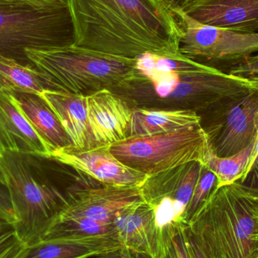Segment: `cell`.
Segmentation results:
<instances>
[{"instance_id":"cell-1","label":"cell","mask_w":258,"mask_h":258,"mask_svg":"<svg viewBox=\"0 0 258 258\" xmlns=\"http://www.w3.org/2000/svg\"><path fill=\"white\" fill-rule=\"evenodd\" d=\"M74 45L126 58L181 54L183 30L162 0H68Z\"/></svg>"},{"instance_id":"cell-2","label":"cell","mask_w":258,"mask_h":258,"mask_svg":"<svg viewBox=\"0 0 258 258\" xmlns=\"http://www.w3.org/2000/svg\"><path fill=\"white\" fill-rule=\"evenodd\" d=\"M25 53L48 90L87 97L104 89L116 90L146 80L137 69L136 59L74 44L44 49L27 48Z\"/></svg>"},{"instance_id":"cell-3","label":"cell","mask_w":258,"mask_h":258,"mask_svg":"<svg viewBox=\"0 0 258 258\" xmlns=\"http://www.w3.org/2000/svg\"><path fill=\"white\" fill-rule=\"evenodd\" d=\"M258 89L257 77H244L218 71L215 73L170 74L152 82H136L113 92L134 107L205 111L218 103Z\"/></svg>"},{"instance_id":"cell-4","label":"cell","mask_w":258,"mask_h":258,"mask_svg":"<svg viewBox=\"0 0 258 258\" xmlns=\"http://www.w3.org/2000/svg\"><path fill=\"white\" fill-rule=\"evenodd\" d=\"M33 156L0 153V183L7 189L16 219L12 227L27 248L44 240L67 203V197L37 172Z\"/></svg>"},{"instance_id":"cell-5","label":"cell","mask_w":258,"mask_h":258,"mask_svg":"<svg viewBox=\"0 0 258 258\" xmlns=\"http://www.w3.org/2000/svg\"><path fill=\"white\" fill-rule=\"evenodd\" d=\"M74 44L68 3L36 5L25 0H0V54L31 65L27 48L44 49Z\"/></svg>"},{"instance_id":"cell-6","label":"cell","mask_w":258,"mask_h":258,"mask_svg":"<svg viewBox=\"0 0 258 258\" xmlns=\"http://www.w3.org/2000/svg\"><path fill=\"white\" fill-rule=\"evenodd\" d=\"M110 149L122 164L148 177L194 161L205 165L210 153L209 138L202 125L127 138L110 144Z\"/></svg>"},{"instance_id":"cell-7","label":"cell","mask_w":258,"mask_h":258,"mask_svg":"<svg viewBox=\"0 0 258 258\" xmlns=\"http://www.w3.org/2000/svg\"><path fill=\"white\" fill-rule=\"evenodd\" d=\"M203 165L188 162L149 176L139 186L143 200L153 209L156 228L167 247L174 232L187 224L186 212Z\"/></svg>"},{"instance_id":"cell-8","label":"cell","mask_w":258,"mask_h":258,"mask_svg":"<svg viewBox=\"0 0 258 258\" xmlns=\"http://www.w3.org/2000/svg\"><path fill=\"white\" fill-rule=\"evenodd\" d=\"M207 110L212 111L210 120L203 128L215 156H234L257 138L258 89L230 97Z\"/></svg>"},{"instance_id":"cell-9","label":"cell","mask_w":258,"mask_h":258,"mask_svg":"<svg viewBox=\"0 0 258 258\" xmlns=\"http://www.w3.org/2000/svg\"><path fill=\"white\" fill-rule=\"evenodd\" d=\"M183 30L180 51L186 57L242 60L258 53V32L246 33L206 25L171 8Z\"/></svg>"},{"instance_id":"cell-10","label":"cell","mask_w":258,"mask_h":258,"mask_svg":"<svg viewBox=\"0 0 258 258\" xmlns=\"http://www.w3.org/2000/svg\"><path fill=\"white\" fill-rule=\"evenodd\" d=\"M51 159L90 176L104 185L139 187L148 176L118 160L110 144H95L85 148L73 145L54 150Z\"/></svg>"},{"instance_id":"cell-11","label":"cell","mask_w":258,"mask_h":258,"mask_svg":"<svg viewBox=\"0 0 258 258\" xmlns=\"http://www.w3.org/2000/svg\"><path fill=\"white\" fill-rule=\"evenodd\" d=\"M142 200L138 186L104 185L86 188L67 198L66 204L54 222L57 220L85 219L113 224L121 211Z\"/></svg>"},{"instance_id":"cell-12","label":"cell","mask_w":258,"mask_h":258,"mask_svg":"<svg viewBox=\"0 0 258 258\" xmlns=\"http://www.w3.org/2000/svg\"><path fill=\"white\" fill-rule=\"evenodd\" d=\"M113 226L121 245L134 254L165 257L168 248L156 228L153 209L144 200L121 211Z\"/></svg>"},{"instance_id":"cell-13","label":"cell","mask_w":258,"mask_h":258,"mask_svg":"<svg viewBox=\"0 0 258 258\" xmlns=\"http://www.w3.org/2000/svg\"><path fill=\"white\" fill-rule=\"evenodd\" d=\"M88 122L95 144H113L127 138L135 107L122 95L104 89L87 96Z\"/></svg>"},{"instance_id":"cell-14","label":"cell","mask_w":258,"mask_h":258,"mask_svg":"<svg viewBox=\"0 0 258 258\" xmlns=\"http://www.w3.org/2000/svg\"><path fill=\"white\" fill-rule=\"evenodd\" d=\"M15 152L51 159L52 150L22 113L12 94L0 91V153Z\"/></svg>"},{"instance_id":"cell-15","label":"cell","mask_w":258,"mask_h":258,"mask_svg":"<svg viewBox=\"0 0 258 258\" xmlns=\"http://www.w3.org/2000/svg\"><path fill=\"white\" fill-rule=\"evenodd\" d=\"M181 9L206 25L258 32V0H192Z\"/></svg>"},{"instance_id":"cell-16","label":"cell","mask_w":258,"mask_h":258,"mask_svg":"<svg viewBox=\"0 0 258 258\" xmlns=\"http://www.w3.org/2000/svg\"><path fill=\"white\" fill-rule=\"evenodd\" d=\"M55 113L71 144L78 148L95 145L88 122L87 97L59 91L39 94Z\"/></svg>"},{"instance_id":"cell-17","label":"cell","mask_w":258,"mask_h":258,"mask_svg":"<svg viewBox=\"0 0 258 258\" xmlns=\"http://www.w3.org/2000/svg\"><path fill=\"white\" fill-rule=\"evenodd\" d=\"M202 117L189 110H162L135 107L127 138L150 136L200 126Z\"/></svg>"},{"instance_id":"cell-18","label":"cell","mask_w":258,"mask_h":258,"mask_svg":"<svg viewBox=\"0 0 258 258\" xmlns=\"http://www.w3.org/2000/svg\"><path fill=\"white\" fill-rule=\"evenodd\" d=\"M121 248L120 242L112 236L62 238L30 247L24 258H90Z\"/></svg>"},{"instance_id":"cell-19","label":"cell","mask_w":258,"mask_h":258,"mask_svg":"<svg viewBox=\"0 0 258 258\" xmlns=\"http://www.w3.org/2000/svg\"><path fill=\"white\" fill-rule=\"evenodd\" d=\"M22 113L52 152L72 145L55 113L39 94L14 92Z\"/></svg>"},{"instance_id":"cell-20","label":"cell","mask_w":258,"mask_h":258,"mask_svg":"<svg viewBox=\"0 0 258 258\" xmlns=\"http://www.w3.org/2000/svg\"><path fill=\"white\" fill-rule=\"evenodd\" d=\"M137 69L148 82L170 74H188L215 73L219 70L198 63L183 54L162 55L145 53L136 59Z\"/></svg>"},{"instance_id":"cell-21","label":"cell","mask_w":258,"mask_h":258,"mask_svg":"<svg viewBox=\"0 0 258 258\" xmlns=\"http://www.w3.org/2000/svg\"><path fill=\"white\" fill-rule=\"evenodd\" d=\"M48 90L39 73L32 65H24L0 54V91L40 94Z\"/></svg>"},{"instance_id":"cell-22","label":"cell","mask_w":258,"mask_h":258,"mask_svg":"<svg viewBox=\"0 0 258 258\" xmlns=\"http://www.w3.org/2000/svg\"><path fill=\"white\" fill-rule=\"evenodd\" d=\"M255 142L256 140L245 150L229 157L215 156L210 150L205 166L207 167L216 176L217 185L215 188L233 184L245 176L251 161Z\"/></svg>"},{"instance_id":"cell-23","label":"cell","mask_w":258,"mask_h":258,"mask_svg":"<svg viewBox=\"0 0 258 258\" xmlns=\"http://www.w3.org/2000/svg\"><path fill=\"white\" fill-rule=\"evenodd\" d=\"M216 185V176L207 167L203 165L190 203L188 206L186 212V224L197 213L203 203L207 200Z\"/></svg>"},{"instance_id":"cell-24","label":"cell","mask_w":258,"mask_h":258,"mask_svg":"<svg viewBox=\"0 0 258 258\" xmlns=\"http://www.w3.org/2000/svg\"><path fill=\"white\" fill-rule=\"evenodd\" d=\"M27 248L12 225L0 228V258H24Z\"/></svg>"},{"instance_id":"cell-25","label":"cell","mask_w":258,"mask_h":258,"mask_svg":"<svg viewBox=\"0 0 258 258\" xmlns=\"http://www.w3.org/2000/svg\"><path fill=\"white\" fill-rule=\"evenodd\" d=\"M230 74L244 77H257L258 54L240 60L234 68H232Z\"/></svg>"},{"instance_id":"cell-26","label":"cell","mask_w":258,"mask_h":258,"mask_svg":"<svg viewBox=\"0 0 258 258\" xmlns=\"http://www.w3.org/2000/svg\"><path fill=\"white\" fill-rule=\"evenodd\" d=\"M0 220L13 225L15 223V215L12 202L7 191L0 188Z\"/></svg>"},{"instance_id":"cell-27","label":"cell","mask_w":258,"mask_h":258,"mask_svg":"<svg viewBox=\"0 0 258 258\" xmlns=\"http://www.w3.org/2000/svg\"><path fill=\"white\" fill-rule=\"evenodd\" d=\"M236 182L242 183L247 187L258 189V162H255L252 165L249 172L245 175L244 178Z\"/></svg>"},{"instance_id":"cell-28","label":"cell","mask_w":258,"mask_h":258,"mask_svg":"<svg viewBox=\"0 0 258 258\" xmlns=\"http://www.w3.org/2000/svg\"><path fill=\"white\" fill-rule=\"evenodd\" d=\"M90 258H138L136 254L132 253V251L122 248L119 249L115 250V251H110V252L105 253V254H99V255L94 256Z\"/></svg>"},{"instance_id":"cell-29","label":"cell","mask_w":258,"mask_h":258,"mask_svg":"<svg viewBox=\"0 0 258 258\" xmlns=\"http://www.w3.org/2000/svg\"><path fill=\"white\" fill-rule=\"evenodd\" d=\"M162 1L165 2L170 7L183 9L192 0H162Z\"/></svg>"},{"instance_id":"cell-30","label":"cell","mask_w":258,"mask_h":258,"mask_svg":"<svg viewBox=\"0 0 258 258\" xmlns=\"http://www.w3.org/2000/svg\"><path fill=\"white\" fill-rule=\"evenodd\" d=\"M25 1L36 5H54L67 3L68 0H25Z\"/></svg>"},{"instance_id":"cell-31","label":"cell","mask_w":258,"mask_h":258,"mask_svg":"<svg viewBox=\"0 0 258 258\" xmlns=\"http://www.w3.org/2000/svg\"><path fill=\"white\" fill-rule=\"evenodd\" d=\"M9 224H8V223L5 222V221H2V220H0V228H2V227H5V226L9 225ZM11 225V224H10Z\"/></svg>"},{"instance_id":"cell-32","label":"cell","mask_w":258,"mask_h":258,"mask_svg":"<svg viewBox=\"0 0 258 258\" xmlns=\"http://www.w3.org/2000/svg\"><path fill=\"white\" fill-rule=\"evenodd\" d=\"M136 255L138 256V258H147V257H144V256H142V255H138V254H136Z\"/></svg>"}]
</instances>
